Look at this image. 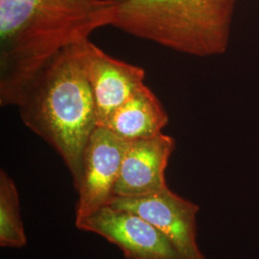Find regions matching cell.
<instances>
[{"instance_id": "cell-2", "label": "cell", "mask_w": 259, "mask_h": 259, "mask_svg": "<svg viewBox=\"0 0 259 259\" xmlns=\"http://www.w3.org/2000/svg\"><path fill=\"white\" fill-rule=\"evenodd\" d=\"M17 107L24 125L62 157L77 189L83 151L97 127L93 93L77 45L62 50L37 71Z\"/></svg>"}, {"instance_id": "cell-5", "label": "cell", "mask_w": 259, "mask_h": 259, "mask_svg": "<svg viewBox=\"0 0 259 259\" xmlns=\"http://www.w3.org/2000/svg\"><path fill=\"white\" fill-rule=\"evenodd\" d=\"M76 227L111 242L128 259H185L164 233L127 210L107 205L77 223Z\"/></svg>"}, {"instance_id": "cell-6", "label": "cell", "mask_w": 259, "mask_h": 259, "mask_svg": "<svg viewBox=\"0 0 259 259\" xmlns=\"http://www.w3.org/2000/svg\"><path fill=\"white\" fill-rule=\"evenodd\" d=\"M109 205L135 213L155 226L176 245L185 259H205L197 241L199 205L176 194L168 186L139 198L113 197Z\"/></svg>"}, {"instance_id": "cell-3", "label": "cell", "mask_w": 259, "mask_h": 259, "mask_svg": "<svg viewBox=\"0 0 259 259\" xmlns=\"http://www.w3.org/2000/svg\"><path fill=\"white\" fill-rule=\"evenodd\" d=\"M237 1L117 0L111 26L185 55H222Z\"/></svg>"}, {"instance_id": "cell-7", "label": "cell", "mask_w": 259, "mask_h": 259, "mask_svg": "<svg viewBox=\"0 0 259 259\" xmlns=\"http://www.w3.org/2000/svg\"><path fill=\"white\" fill-rule=\"evenodd\" d=\"M93 93L97 126L103 127L121 104L144 84L145 70L114 59L85 39L77 44Z\"/></svg>"}, {"instance_id": "cell-9", "label": "cell", "mask_w": 259, "mask_h": 259, "mask_svg": "<svg viewBox=\"0 0 259 259\" xmlns=\"http://www.w3.org/2000/svg\"><path fill=\"white\" fill-rule=\"evenodd\" d=\"M168 122L164 107L144 83L111 113L103 127L121 139L133 141L156 137Z\"/></svg>"}, {"instance_id": "cell-1", "label": "cell", "mask_w": 259, "mask_h": 259, "mask_svg": "<svg viewBox=\"0 0 259 259\" xmlns=\"http://www.w3.org/2000/svg\"><path fill=\"white\" fill-rule=\"evenodd\" d=\"M117 0H0V106L17 107L54 56L111 26Z\"/></svg>"}, {"instance_id": "cell-8", "label": "cell", "mask_w": 259, "mask_h": 259, "mask_svg": "<svg viewBox=\"0 0 259 259\" xmlns=\"http://www.w3.org/2000/svg\"><path fill=\"white\" fill-rule=\"evenodd\" d=\"M176 141L163 133L130 141L122 160L113 197L139 198L167 187L165 171Z\"/></svg>"}, {"instance_id": "cell-4", "label": "cell", "mask_w": 259, "mask_h": 259, "mask_svg": "<svg viewBox=\"0 0 259 259\" xmlns=\"http://www.w3.org/2000/svg\"><path fill=\"white\" fill-rule=\"evenodd\" d=\"M129 143L105 127L94 130L83 151L75 224L109 205Z\"/></svg>"}, {"instance_id": "cell-10", "label": "cell", "mask_w": 259, "mask_h": 259, "mask_svg": "<svg viewBox=\"0 0 259 259\" xmlns=\"http://www.w3.org/2000/svg\"><path fill=\"white\" fill-rule=\"evenodd\" d=\"M27 237L21 219L18 187L9 174L0 171V246L19 249L25 247Z\"/></svg>"}]
</instances>
